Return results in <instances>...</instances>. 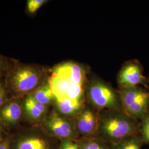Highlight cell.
Instances as JSON below:
<instances>
[{
	"label": "cell",
	"mask_w": 149,
	"mask_h": 149,
	"mask_svg": "<svg viewBox=\"0 0 149 149\" xmlns=\"http://www.w3.org/2000/svg\"></svg>",
	"instance_id": "28"
},
{
	"label": "cell",
	"mask_w": 149,
	"mask_h": 149,
	"mask_svg": "<svg viewBox=\"0 0 149 149\" xmlns=\"http://www.w3.org/2000/svg\"><path fill=\"white\" fill-rule=\"evenodd\" d=\"M34 131L19 136L14 144L13 149H53L47 136Z\"/></svg>",
	"instance_id": "7"
},
{
	"label": "cell",
	"mask_w": 149,
	"mask_h": 149,
	"mask_svg": "<svg viewBox=\"0 0 149 149\" xmlns=\"http://www.w3.org/2000/svg\"><path fill=\"white\" fill-rule=\"evenodd\" d=\"M2 72H0V79H1V77H2Z\"/></svg>",
	"instance_id": "27"
},
{
	"label": "cell",
	"mask_w": 149,
	"mask_h": 149,
	"mask_svg": "<svg viewBox=\"0 0 149 149\" xmlns=\"http://www.w3.org/2000/svg\"><path fill=\"white\" fill-rule=\"evenodd\" d=\"M110 145V149H141L142 141L136 135H134Z\"/></svg>",
	"instance_id": "17"
},
{
	"label": "cell",
	"mask_w": 149,
	"mask_h": 149,
	"mask_svg": "<svg viewBox=\"0 0 149 149\" xmlns=\"http://www.w3.org/2000/svg\"><path fill=\"white\" fill-rule=\"evenodd\" d=\"M15 65L13 66L12 63L8 61V59H6L0 55V72H3L5 71L7 73L12 69Z\"/></svg>",
	"instance_id": "22"
},
{
	"label": "cell",
	"mask_w": 149,
	"mask_h": 149,
	"mask_svg": "<svg viewBox=\"0 0 149 149\" xmlns=\"http://www.w3.org/2000/svg\"><path fill=\"white\" fill-rule=\"evenodd\" d=\"M79 149H110L107 143L100 137L82 138L75 140Z\"/></svg>",
	"instance_id": "16"
},
{
	"label": "cell",
	"mask_w": 149,
	"mask_h": 149,
	"mask_svg": "<svg viewBox=\"0 0 149 149\" xmlns=\"http://www.w3.org/2000/svg\"><path fill=\"white\" fill-rule=\"evenodd\" d=\"M84 90L82 85L72 84L68 91L66 98L76 101H82Z\"/></svg>",
	"instance_id": "18"
},
{
	"label": "cell",
	"mask_w": 149,
	"mask_h": 149,
	"mask_svg": "<svg viewBox=\"0 0 149 149\" xmlns=\"http://www.w3.org/2000/svg\"><path fill=\"white\" fill-rule=\"evenodd\" d=\"M40 103L49 107L56 100L52 88L48 81L45 82L29 95Z\"/></svg>",
	"instance_id": "13"
},
{
	"label": "cell",
	"mask_w": 149,
	"mask_h": 149,
	"mask_svg": "<svg viewBox=\"0 0 149 149\" xmlns=\"http://www.w3.org/2000/svg\"><path fill=\"white\" fill-rule=\"evenodd\" d=\"M141 133L144 140L149 143V114L144 117L141 125Z\"/></svg>",
	"instance_id": "20"
},
{
	"label": "cell",
	"mask_w": 149,
	"mask_h": 149,
	"mask_svg": "<svg viewBox=\"0 0 149 149\" xmlns=\"http://www.w3.org/2000/svg\"><path fill=\"white\" fill-rule=\"evenodd\" d=\"M149 103V95L146 93L138 101L125 110V114L131 118L144 117Z\"/></svg>",
	"instance_id": "15"
},
{
	"label": "cell",
	"mask_w": 149,
	"mask_h": 149,
	"mask_svg": "<svg viewBox=\"0 0 149 149\" xmlns=\"http://www.w3.org/2000/svg\"><path fill=\"white\" fill-rule=\"evenodd\" d=\"M0 149H11V143L8 140L0 141Z\"/></svg>",
	"instance_id": "24"
},
{
	"label": "cell",
	"mask_w": 149,
	"mask_h": 149,
	"mask_svg": "<svg viewBox=\"0 0 149 149\" xmlns=\"http://www.w3.org/2000/svg\"><path fill=\"white\" fill-rule=\"evenodd\" d=\"M58 149H79L75 140H61Z\"/></svg>",
	"instance_id": "21"
},
{
	"label": "cell",
	"mask_w": 149,
	"mask_h": 149,
	"mask_svg": "<svg viewBox=\"0 0 149 149\" xmlns=\"http://www.w3.org/2000/svg\"><path fill=\"white\" fill-rule=\"evenodd\" d=\"M47 1L45 0H29L27 1V10L31 13H34Z\"/></svg>",
	"instance_id": "19"
},
{
	"label": "cell",
	"mask_w": 149,
	"mask_h": 149,
	"mask_svg": "<svg viewBox=\"0 0 149 149\" xmlns=\"http://www.w3.org/2000/svg\"><path fill=\"white\" fill-rule=\"evenodd\" d=\"M4 125L3 124V123L2 122V120L1 119V118H0V130H2V132L4 130Z\"/></svg>",
	"instance_id": "25"
},
{
	"label": "cell",
	"mask_w": 149,
	"mask_h": 149,
	"mask_svg": "<svg viewBox=\"0 0 149 149\" xmlns=\"http://www.w3.org/2000/svg\"><path fill=\"white\" fill-rule=\"evenodd\" d=\"M48 82L56 99L60 100L66 98V95L72 85V82L62 74L53 72Z\"/></svg>",
	"instance_id": "12"
},
{
	"label": "cell",
	"mask_w": 149,
	"mask_h": 149,
	"mask_svg": "<svg viewBox=\"0 0 149 149\" xmlns=\"http://www.w3.org/2000/svg\"><path fill=\"white\" fill-rule=\"evenodd\" d=\"M90 101L97 108H116L118 106L117 97L114 92L104 84L96 82L90 87L88 93Z\"/></svg>",
	"instance_id": "4"
},
{
	"label": "cell",
	"mask_w": 149,
	"mask_h": 149,
	"mask_svg": "<svg viewBox=\"0 0 149 149\" xmlns=\"http://www.w3.org/2000/svg\"><path fill=\"white\" fill-rule=\"evenodd\" d=\"M146 93L136 87L122 88L120 91V98L124 111Z\"/></svg>",
	"instance_id": "14"
},
{
	"label": "cell",
	"mask_w": 149,
	"mask_h": 149,
	"mask_svg": "<svg viewBox=\"0 0 149 149\" xmlns=\"http://www.w3.org/2000/svg\"><path fill=\"white\" fill-rule=\"evenodd\" d=\"M76 129L82 138H92L98 136L99 117L89 108L84 109L74 119Z\"/></svg>",
	"instance_id": "5"
},
{
	"label": "cell",
	"mask_w": 149,
	"mask_h": 149,
	"mask_svg": "<svg viewBox=\"0 0 149 149\" xmlns=\"http://www.w3.org/2000/svg\"><path fill=\"white\" fill-rule=\"evenodd\" d=\"M23 116L29 122H42L48 116V107L36 101L30 95L22 103Z\"/></svg>",
	"instance_id": "8"
},
{
	"label": "cell",
	"mask_w": 149,
	"mask_h": 149,
	"mask_svg": "<svg viewBox=\"0 0 149 149\" xmlns=\"http://www.w3.org/2000/svg\"><path fill=\"white\" fill-rule=\"evenodd\" d=\"M4 139L3 138V135H2V131L0 130V141H2Z\"/></svg>",
	"instance_id": "26"
},
{
	"label": "cell",
	"mask_w": 149,
	"mask_h": 149,
	"mask_svg": "<svg viewBox=\"0 0 149 149\" xmlns=\"http://www.w3.org/2000/svg\"><path fill=\"white\" fill-rule=\"evenodd\" d=\"M144 80L142 71L139 65L130 63L126 65L119 76V83L122 88L136 87Z\"/></svg>",
	"instance_id": "9"
},
{
	"label": "cell",
	"mask_w": 149,
	"mask_h": 149,
	"mask_svg": "<svg viewBox=\"0 0 149 149\" xmlns=\"http://www.w3.org/2000/svg\"><path fill=\"white\" fill-rule=\"evenodd\" d=\"M44 70L39 66L17 65L7 73L5 87L12 97L22 98L29 95L45 81Z\"/></svg>",
	"instance_id": "1"
},
{
	"label": "cell",
	"mask_w": 149,
	"mask_h": 149,
	"mask_svg": "<svg viewBox=\"0 0 149 149\" xmlns=\"http://www.w3.org/2000/svg\"><path fill=\"white\" fill-rule=\"evenodd\" d=\"M21 99L11 97L0 108V118L4 127H13L21 121L23 117Z\"/></svg>",
	"instance_id": "6"
},
{
	"label": "cell",
	"mask_w": 149,
	"mask_h": 149,
	"mask_svg": "<svg viewBox=\"0 0 149 149\" xmlns=\"http://www.w3.org/2000/svg\"><path fill=\"white\" fill-rule=\"evenodd\" d=\"M54 72L62 74L72 84L82 85L85 80V73L79 65L72 62L66 63L57 66Z\"/></svg>",
	"instance_id": "11"
},
{
	"label": "cell",
	"mask_w": 149,
	"mask_h": 149,
	"mask_svg": "<svg viewBox=\"0 0 149 149\" xmlns=\"http://www.w3.org/2000/svg\"><path fill=\"white\" fill-rule=\"evenodd\" d=\"M42 129L50 137L76 140L79 136L74 119L64 117L54 111L42 122Z\"/></svg>",
	"instance_id": "3"
},
{
	"label": "cell",
	"mask_w": 149,
	"mask_h": 149,
	"mask_svg": "<svg viewBox=\"0 0 149 149\" xmlns=\"http://www.w3.org/2000/svg\"><path fill=\"white\" fill-rule=\"evenodd\" d=\"M55 111L62 117L74 119L83 109V101L63 98L55 101Z\"/></svg>",
	"instance_id": "10"
},
{
	"label": "cell",
	"mask_w": 149,
	"mask_h": 149,
	"mask_svg": "<svg viewBox=\"0 0 149 149\" xmlns=\"http://www.w3.org/2000/svg\"><path fill=\"white\" fill-rule=\"evenodd\" d=\"M130 118L117 112H109L99 118L98 136L112 144L136 135V127Z\"/></svg>",
	"instance_id": "2"
},
{
	"label": "cell",
	"mask_w": 149,
	"mask_h": 149,
	"mask_svg": "<svg viewBox=\"0 0 149 149\" xmlns=\"http://www.w3.org/2000/svg\"><path fill=\"white\" fill-rule=\"evenodd\" d=\"M7 92L5 86L3 85L0 81V108L10 99L8 98Z\"/></svg>",
	"instance_id": "23"
}]
</instances>
